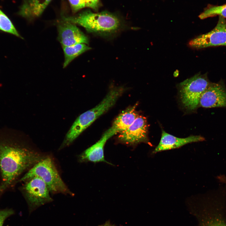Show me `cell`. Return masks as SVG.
I'll list each match as a JSON object with an SVG mask.
<instances>
[{
	"label": "cell",
	"mask_w": 226,
	"mask_h": 226,
	"mask_svg": "<svg viewBox=\"0 0 226 226\" xmlns=\"http://www.w3.org/2000/svg\"><path fill=\"white\" fill-rule=\"evenodd\" d=\"M57 29L58 40L62 47L89 43L87 37L76 24L61 20L57 24Z\"/></svg>",
	"instance_id": "obj_11"
},
{
	"label": "cell",
	"mask_w": 226,
	"mask_h": 226,
	"mask_svg": "<svg viewBox=\"0 0 226 226\" xmlns=\"http://www.w3.org/2000/svg\"><path fill=\"white\" fill-rule=\"evenodd\" d=\"M62 20L78 24L88 31L108 34L117 30L120 26L119 19L113 15L106 12L93 13L89 10L74 16H62Z\"/></svg>",
	"instance_id": "obj_3"
},
{
	"label": "cell",
	"mask_w": 226,
	"mask_h": 226,
	"mask_svg": "<svg viewBox=\"0 0 226 226\" xmlns=\"http://www.w3.org/2000/svg\"><path fill=\"white\" fill-rule=\"evenodd\" d=\"M72 11L75 13L85 7L84 0H68Z\"/></svg>",
	"instance_id": "obj_19"
},
{
	"label": "cell",
	"mask_w": 226,
	"mask_h": 226,
	"mask_svg": "<svg viewBox=\"0 0 226 226\" xmlns=\"http://www.w3.org/2000/svg\"><path fill=\"white\" fill-rule=\"evenodd\" d=\"M85 7L96 9L98 6L99 0H84Z\"/></svg>",
	"instance_id": "obj_21"
},
{
	"label": "cell",
	"mask_w": 226,
	"mask_h": 226,
	"mask_svg": "<svg viewBox=\"0 0 226 226\" xmlns=\"http://www.w3.org/2000/svg\"><path fill=\"white\" fill-rule=\"evenodd\" d=\"M210 83L207 73H199L180 83V98L184 107L189 110L196 109L201 94Z\"/></svg>",
	"instance_id": "obj_5"
},
{
	"label": "cell",
	"mask_w": 226,
	"mask_h": 226,
	"mask_svg": "<svg viewBox=\"0 0 226 226\" xmlns=\"http://www.w3.org/2000/svg\"><path fill=\"white\" fill-rule=\"evenodd\" d=\"M217 15L226 18V4L221 6L209 5L199 17L202 19Z\"/></svg>",
	"instance_id": "obj_17"
},
{
	"label": "cell",
	"mask_w": 226,
	"mask_h": 226,
	"mask_svg": "<svg viewBox=\"0 0 226 226\" xmlns=\"http://www.w3.org/2000/svg\"><path fill=\"white\" fill-rule=\"evenodd\" d=\"M99 226H115L113 224L110 223V221H107L105 223L99 225Z\"/></svg>",
	"instance_id": "obj_22"
},
{
	"label": "cell",
	"mask_w": 226,
	"mask_h": 226,
	"mask_svg": "<svg viewBox=\"0 0 226 226\" xmlns=\"http://www.w3.org/2000/svg\"><path fill=\"white\" fill-rule=\"evenodd\" d=\"M64 55L63 68L66 67L74 59L91 48L84 43H78L63 47Z\"/></svg>",
	"instance_id": "obj_16"
},
{
	"label": "cell",
	"mask_w": 226,
	"mask_h": 226,
	"mask_svg": "<svg viewBox=\"0 0 226 226\" xmlns=\"http://www.w3.org/2000/svg\"><path fill=\"white\" fill-rule=\"evenodd\" d=\"M194 213L198 219V226H226V207L221 203H208Z\"/></svg>",
	"instance_id": "obj_7"
},
{
	"label": "cell",
	"mask_w": 226,
	"mask_h": 226,
	"mask_svg": "<svg viewBox=\"0 0 226 226\" xmlns=\"http://www.w3.org/2000/svg\"><path fill=\"white\" fill-rule=\"evenodd\" d=\"M23 190L30 212L52 201L46 185L38 177L26 182Z\"/></svg>",
	"instance_id": "obj_6"
},
{
	"label": "cell",
	"mask_w": 226,
	"mask_h": 226,
	"mask_svg": "<svg viewBox=\"0 0 226 226\" xmlns=\"http://www.w3.org/2000/svg\"><path fill=\"white\" fill-rule=\"evenodd\" d=\"M14 213L12 209L6 208L0 209V226H3L5 220Z\"/></svg>",
	"instance_id": "obj_20"
},
{
	"label": "cell",
	"mask_w": 226,
	"mask_h": 226,
	"mask_svg": "<svg viewBox=\"0 0 226 226\" xmlns=\"http://www.w3.org/2000/svg\"><path fill=\"white\" fill-rule=\"evenodd\" d=\"M44 158L24 146L13 135L0 133V193L9 187L25 171Z\"/></svg>",
	"instance_id": "obj_1"
},
{
	"label": "cell",
	"mask_w": 226,
	"mask_h": 226,
	"mask_svg": "<svg viewBox=\"0 0 226 226\" xmlns=\"http://www.w3.org/2000/svg\"><path fill=\"white\" fill-rule=\"evenodd\" d=\"M0 30L23 39L8 17L0 9Z\"/></svg>",
	"instance_id": "obj_18"
},
{
	"label": "cell",
	"mask_w": 226,
	"mask_h": 226,
	"mask_svg": "<svg viewBox=\"0 0 226 226\" xmlns=\"http://www.w3.org/2000/svg\"><path fill=\"white\" fill-rule=\"evenodd\" d=\"M52 0H25L18 14L29 20L39 17Z\"/></svg>",
	"instance_id": "obj_14"
},
{
	"label": "cell",
	"mask_w": 226,
	"mask_h": 226,
	"mask_svg": "<svg viewBox=\"0 0 226 226\" xmlns=\"http://www.w3.org/2000/svg\"><path fill=\"white\" fill-rule=\"evenodd\" d=\"M188 44L191 47L196 49L226 46V20L225 18L219 16L218 23L213 30L191 40Z\"/></svg>",
	"instance_id": "obj_8"
},
{
	"label": "cell",
	"mask_w": 226,
	"mask_h": 226,
	"mask_svg": "<svg viewBox=\"0 0 226 226\" xmlns=\"http://www.w3.org/2000/svg\"><path fill=\"white\" fill-rule=\"evenodd\" d=\"M124 91V88L121 87L112 88L99 104L80 115L66 134L60 148L68 146L72 143L99 116L112 107Z\"/></svg>",
	"instance_id": "obj_2"
},
{
	"label": "cell",
	"mask_w": 226,
	"mask_h": 226,
	"mask_svg": "<svg viewBox=\"0 0 226 226\" xmlns=\"http://www.w3.org/2000/svg\"><path fill=\"white\" fill-rule=\"evenodd\" d=\"M148 126L146 118L139 116L128 128L120 133L118 137L119 141L132 145L148 143Z\"/></svg>",
	"instance_id": "obj_9"
},
{
	"label": "cell",
	"mask_w": 226,
	"mask_h": 226,
	"mask_svg": "<svg viewBox=\"0 0 226 226\" xmlns=\"http://www.w3.org/2000/svg\"><path fill=\"white\" fill-rule=\"evenodd\" d=\"M116 134L117 133L111 127L109 128L99 140L79 155V161L81 162H90L94 163L104 162L112 165L105 159L104 147L107 140Z\"/></svg>",
	"instance_id": "obj_12"
},
{
	"label": "cell",
	"mask_w": 226,
	"mask_h": 226,
	"mask_svg": "<svg viewBox=\"0 0 226 226\" xmlns=\"http://www.w3.org/2000/svg\"><path fill=\"white\" fill-rule=\"evenodd\" d=\"M199 105L206 108L226 107V88L224 83H210L201 95Z\"/></svg>",
	"instance_id": "obj_10"
},
{
	"label": "cell",
	"mask_w": 226,
	"mask_h": 226,
	"mask_svg": "<svg viewBox=\"0 0 226 226\" xmlns=\"http://www.w3.org/2000/svg\"><path fill=\"white\" fill-rule=\"evenodd\" d=\"M34 177L41 179L50 192L73 195L61 177L52 159L43 158L35 164L20 180L27 182Z\"/></svg>",
	"instance_id": "obj_4"
},
{
	"label": "cell",
	"mask_w": 226,
	"mask_h": 226,
	"mask_svg": "<svg viewBox=\"0 0 226 226\" xmlns=\"http://www.w3.org/2000/svg\"><path fill=\"white\" fill-rule=\"evenodd\" d=\"M136 106L127 108L116 118L111 127L117 133L126 130L139 116L136 110Z\"/></svg>",
	"instance_id": "obj_15"
},
{
	"label": "cell",
	"mask_w": 226,
	"mask_h": 226,
	"mask_svg": "<svg viewBox=\"0 0 226 226\" xmlns=\"http://www.w3.org/2000/svg\"><path fill=\"white\" fill-rule=\"evenodd\" d=\"M204 138L200 136L192 135L186 138H179L162 131L161 137L158 145L153 153L166 151L180 147L188 143L203 141Z\"/></svg>",
	"instance_id": "obj_13"
}]
</instances>
